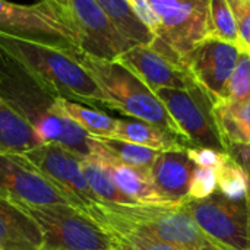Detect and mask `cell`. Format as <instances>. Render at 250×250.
Instances as JSON below:
<instances>
[{
	"label": "cell",
	"instance_id": "6da1fadb",
	"mask_svg": "<svg viewBox=\"0 0 250 250\" xmlns=\"http://www.w3.org/2000/svg\"><path fill=\"white\" fill-rule=\"evenodd\" d=\"M0 98L44 141L79 155H91L89 136L59 105V95L0 48Z\"/></svg>",
	"mask_w": 250,
	"mask_h": 250
},
{
	"label": "cell",
	"instance_id": "7a4b0ae2",
	"mask_svg": "<svg viewBox=\"0 0 250 250\" xmlns=\"http://www.w3.org/2000/svg\"><path fill=\"white\" fill-rule=\"evenodd\" d=\"M104 230L145 233L183 250H224L214 243L182 205H117L101 202L91 214Z\"/></svg>",
	"mask_w": 250,
	"mask_h": 250
},
{
	"label": "cell",
	"instance_id": "3957f363",
	"mask_svg": "<svg viewBox=\"0 0 250 250\" xmlns=\"http://www.w3.org/2000/svg\"><path fill=\"white\" fill-rule=\"evenodd\" d=\"M0 48L59 97L92 107H107L104 92L72 53L3 34H0Z\"/></svg>",
	"mask_w": 250,
	"mask_h": 250
},
{
	"label": "cell",
	"instance_id": "277c9868",
	"mask_svg": "<svg viewBox=\"0 0 250 250\" xmlns=\"http://www.w3.org/2000/svg\"><path fill=\"white\" fill-rule=\"evenodd\" d=\"M72 54L104 92L107 98V108L116 110L130 119L155 125L183 138L182 130L161 100L130 69L119 60H101L85 54L81 50L73 51Z\"/></svg>",
	"mask_w": 250,
	"mask_h": 250
},
{
	"label": "cell",
	"instance_id": "5b68a950",
	"mask_svg": "<svg viewBox=\"0 0 250 250\" xmlns=\"http://www.w3.org/2000/svg\"><path fill=\"white\" fill-rule=\"evenodd\" d=\"M0 34L66 53L79 51L82 42L69 6L60 0L32 4L0 0Z\"/></svg>",
	"mask_w": 250,
	"mask_h": 250
},
{
	"label": "cell",
	"instance_id": "8992f818",
	"mask_svg": "<svg viewBox=\"0 0 250 250\" xmlns=\"http://www.w3.org/2000/svg\"><path fill=\"white\" fill-rule=\"evenodd\" d=\"M16 204L42 233V250H116L113 236L70 205Z\"/></svg>",
	"mask_w": 250,
	"mask_h": 250
},
{
	"label": "cell",
	"instance_id": "52a82bcc",
	"mask_svg": "<svg viewBox=\"0 0 250 250\" xmlns=\"http://www.w3.org/2000/svg\"><path fill=\"white\" fill-rule=\"evenodd\" d=\"M148 3L160 21V32L149 45L180 66L188 51L214 35L208 0H148Z\"/></svg>",
	"mask_w": 250,
	"mask_h": 250
},
{
	"label": "cell",
	"instance_id": "ba28073f",
	"mask_svg": "<svg viewBox=\"0 0 250 250\" xmlns=\"http://www.w3.org/2000/svg\"><path fill=\"white\" fill-rule=\"evenodd\" d=\"M40 176H42L75 209L91 217L101 201L91 190L83 171L82 158L54 142L19 154Z\"/></svg>",
	"mask_w": 250,
	"mask_h": 250
},
{
	"label": "cell",
	"instance_id": "9c48e42d",
	"mask_svg": "<svg viewBox=\"0 0 250 250\" xmlns=\"http://www.w3.org/2000/svg\"><path fill=\"white\" fill-rule=\"evenodd\" d=\"M154 92L192 148H211L227 154L215 120L214 103L196 82L186 89L160 88Z\"/></svg>",
	"mask_w": 250,
	"mask_h": 250
},
{
	"label": "cell",
	"instance_id": "30bf717a",
	"mask_svg": "<svg viewBox=\"0 0 250 250\" xmlns=\"http://www.w3.org/2000/svg\"><path fill=\"white\" fill-rule=\"evenodd\" d=\"M180 205L220 248L250 250L249 215L245 199H230L217 190L205 199L186 198Z\"/></svg>",
	"mask_w": 250,
	"mask_h": 250
},
{
	"label": "cell",
	"instance_id": "8fae6325",
	"mask_svg": "<svg viewBox=\"0 0 250 250\" xmlns=\"http://www.w3.org/2000/svg\"><path fill=\"white\" fill-rule=\"evenodd\" d=\"M242 47L218 37L199 41L182 59V66L214 104L227 101V86Z\"/></svg>",
	"mask_w": 250,
	"mask_h": 250
},
{
	"label": "cell",
	"instance_id": "7c38bea8",
	"mask_svg": "<svg viewBox=\"0 0 250 250\" xmlns=\"http://www.w3.org/2000/svg\"><path fill=\"white\" fill-rule=\"evenodd\" d=\"M81 35V51L101 60H117L135 44L125 38L95 0H64ZM138 45V44H136Z\"/></svg>",
	"mask_w": 250,
	"mask_h": 250
},
{
	"label": "cell",
	"instance_id": "4fadbf2b",
	"mask_svg": "<svg viewBox=\"0 0 250 250\" xmlns=\"http://www.w3.org/2000/svg\"><path fill=\"white\" fill-rule=\"evenodd\" d=\"M0 192L18 202L32 205H53L69 202L19 154L0 151Z\"/></svg>",
	"mask_w": 250,
	"mask_h": 250
},
{
	"label": "cell",
	"instance_id": "5bb4252c",
	"mask_svg": "<svg viewBox=\"0 0 250 250\" xmlns=\"http://www.w3.org/2000/svg\"><path fill=\"white\" fill-rule=\"evenodd\" d=\"M117 60L130 69L152 91L160 88L186 89L195 83L185 67L167 59L151 45H133Z\"/></svg>",
	"mask_w": 250,
	"mask_h": 250
},
{
	"label": "cell",
	"instance_id": "9a60e30c",
	"mask_svg": "<svg viewBox=\"0 0 250 250\" xmlns=\"http://www.w3.org/2000/svg\"><path fill=\"white\" fill-rule=\"evenodd\" d=\"M91 155L98 160L110 173L117 188L136 205H170L154 188L149 173L126 166L108 154L98 142L89 136Z\"/></svg>",
	"mask_w": 250,
	"mask_h": 250
},
{
	"label": "cell",
	"instance_id": "2e32d148",
	"mask_svg": "<svg viewBox=\"0 0 250 250\" xmlns=\"http://www.w3.org/2000/svg\"><path fill=\"white\" fill-rule=\"evenodd\" d=\"M195 168L196 166L190 161L186 151H167L158 154L149 177L157 192L170 205H179L189 196Z\"/></svg>",
	"mask_w": 250,
	"mask_h": 250
},
{
	"label": "cell",
	"instance_id": "e0dca14e",
	"mask_svg": "<svg viewBox=\"0 0 250 250\" xmlns=\"http://www.w3.org/2000/svg\"><path fill=\"white\" fill-rule=\"evenodd\" d=\"M0 250H42V233L37 223L0 192Z\"/></svg>",
	"mask_w": 250,
	"mask_h": 250
},
{
	"label": "cell",
	"instance_id": "ac0fdd59",
	"mask_svg": "<svg viewBox=\"0 0 250 250\" xmlns=\"http://www.w3.org/2000/svg\"><path fill=\"white\" fill-rule=\"evenodd\" d=\"M113 138L127 141L136 145L151 148L158 152L188 151L190 144L171 132H167L155 125L136 119H117V126Z\"/></svg>",
	"mask_w": 250,
	"mask_h": 250
},
{
	"label": "cell",
	"instance_id": "d6986e66",
	"mask_svg": "<svg viewBox=\"0 0 250 250\" xmlns=\"http://www.w3.org/2000/svg\"><path fill=\"white\" fill-rule=\"evenodd\" d=\"M45 144L29 125L0 98V151L22 154Z\"/></svg>",
	"mask_w": 250,
	"mask_h": 250
},
{
	"label": "cell",
	"instance_id": "ffe728a7",
	"mask_svg": "<svg viewBox=\"0 0 250 250\" xmlns=\"http://www.w3.org/2000/svg\"><path fill=\"white\" fill-rule=\"evenodd\" d=\"M214 114L226 145L250 146V101L214 104Z\"/></svg>",
	"mask_w": 250,
	"mask_h": 250
},
{
	"label": "cell",
	"instance_id": "44dd1931",
	"mask_svg": "<svg viewBox=\"0 0 250 250\" xmlns=\"http://www.w3.org/2000/svg\"><path fill=\"white\" fill-rule=\"evenodd\" d=\"M108 15L119 32L130 42L149 45L155 40L149 28L136 16L127 0H95Z\"/></svg>",
	"mask_w": 250,
	"mask_h": 250
},
{
	"label": "cell",
	"instance_id": "7402d4cb",
	"mask_svg": "<svg viewBox=\"0 0 250 250\" xmlns=\"http://www.w3.org/2000/svg\"><path fill=\"white\" fill-rule=\"evenodd\" d=\"M59 105L60 110L88 136L113 138L117 126V119H113L97 108H89L81 103H75L62 97L59 98Z\"/></svg>",
	"mask_w": 250,
	"mask_h": 250
},
{
	"label": "cell",
	"instance_id": "603a6c76",
	"mask_svg": "<svg viewBox=\"0 0 250 250\" xmlns=\"http://www.w3.org/2000/svg\"><path fill=\"white\" fill-rule=\"evenodd\" d=\"M81 166L91 190L101 202L117 205H136L117 188L108 170L98 160H95L94 157L82 158Z\"/></svg>",
	"mask_w": 250,
	"mask_h": 250
},
{
	"label": "cell",
	"instance_id": "cb8c5ba5",
	"mask_svg": "<svg viewBox=\"0 0 250 250\" xmlns=\"http://www.w3.org/2000/svg\"><path fill=\"white\" fill-rule=\"evenodd\" d=\"M94 139L117 161L146 173L151 171V167L160 154L158 151H154L151 148L136 145L127 141H122L117 138H94Z\"/></svg>",
	"mask_w": 250,
	"mask_h": 250
},
{
	"label": "cell",
	"instance_id": "d4e9b609",
	"mask_svg": "<svg viewBox=\"0 0 250 250\" xmlns=\"http://www.w3.org/2000/svg\"><path fill=\"white\" fill-rule=\"evenodd\" d=\"M217 171V190L230 199H245L248 192V176L243 167L226 154Z\"/></svg>",
	"mask_w": 250,
	"mask_h": 250
},
{
	"label": "cell",
	"instance_id": "484cf974",
	"mask_svg": "<svg viewBox=\"0 0 250 250\" xmlns=\"http://www.w3.org/2000/svg\"><path fill=\"white\" fill-rule=\"evenodd\" d=\"M209 3V19L214 37H218L231 44L240 45V37L234 13L227 0H208Z\"/></svg>",
	"mask_w": 250,
	"mask_h": 250
},
{
	"label": "cell",
	"instance_id": "4316f807",
	"mask_svg": "<svg viewBox=\"0 0 250 250\" xmlns=\"http://www.w3.org/2000/svg\"><path fill=\"white\" fill-rule=\"evenodd\" d=\"M107 231L114 239L116 250H183L145 233L123 229H113Z\"/></svg>",
	"mask_w": 250,
	"mask_h": 250
},
{
	"label": "cell",
	"instance_id": "83f0119b",
	"mask_svg": "<svg viewBox=\"0 0 250 250\" xmlns=\"http://www.w3.org/2000/svg\"><path fill=\"white\" fill-rule=\"evenodd\" d=\"M250 101V50H240L237 63L227 86V103H248Z\"/></svg>",
	"mask_w": 250,
	"mask_h": 250
},
{
	"label": "cell",
	"instance_id": "f1b7e54d",
	"mask_svg": "<svg viewBox=\"0 0 250 250\" xmlns=\"http://www.w3.org/2000/svg\"><path fill=\"white\" fill-rule=\"evenodd\" d=\"M215 192H217V171L212 168L196 167L190 180L188 198L205 199Z\"/></svg>",
	"mask_w": 250,
	"mask_h": 250
},
{
	"label": "cell",
	"instance_id": "f546056e",
	"mask_svg": "<svg viewBox=\"0 0 250 250\" xmlns=\"http://www.w3.org/2000/svg\"><path fill=\"white\" fill-rule=\"evenodd\" d=\"M239 29L240 44L243 48L250 50V0H227Z\"/></svg>",
	"mask_w": 250,
	"mask_h": 250
},
{
	"label": "cell",
	"instance_id": "4dcf8cb0",
	"mask_svg": "<svg viewBox=\"0 0 250 250\" xmlns=\"http://www.w3.org/2000/svg\"><path fill=\"white\" fill-rule=\"evenodd\" d=\"M186 154L196 167L212 170H217L226 157V152H218L211 148H189Z\"/></svg>",
	"mask_w": 250,
	"mask_h": 250
},
{
	"label": "cell",
	"instance_id": "1f68e13d",
	"mask_svg": "<svg viewBox=\"0 0 250 250\" xmlns=\"http://www.w3.org/2000/svg\"><path fill=\"white\" fill-rule=\"evenodd\" d=\"M127 3L130 4V7L136 13V16L149 28V31L154 34V37H157L160 32V21L155 16L154 10L151 9L148 0H127Z\"/></svg>",
	"mask_w": 250,
	"mask_h": 250
},
{
	"label": "cell",
	"instance_id": "d6a6232c",
	"mask_svg": "<svg viewBox=\"0 0 250 250\" xmlns=\"http://www.w3.org/2000/svg\"><path fill=\"white\" fill-rule=\"evenodd\" d=\"M227 154H230L246 171L248 176V192H246V208H248V215H249L250 226V146L246 145H229L227 146Z\"/></svg>",
	"mask_w": 250,
	"mask_h": 250
},
{
	"label": "cell",
	"instance_id": "836d02e7",
	"mask_svg": "<svg viewBox=\"0 0 250 250\" xmlns=\"http://www.w3.org/2000/svg\"><path fill=\"white\" fill-rule=\"evenodd\" d=\"M60 1H64V0H60Z\"/></svg>",
	"mask_w": 250,
	"mask_h": 250
}]
</instances>
